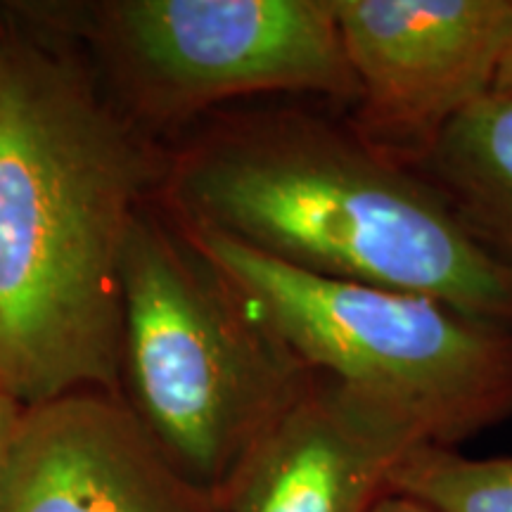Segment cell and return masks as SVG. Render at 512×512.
Here are the masks:
<instances>
[{"mask_svg": "<svg viewBox=\"0 0 512 512\" xmlns=\"http://www.w3.org/2000/svg\"><path fill=\"white\" fill-rule=\"evenodd\" d=\"M313 373L456 448L512 418V328L418 292L320 278L183 226Z\"/></svg>", "mask_w": 512, "mask_h": 512, "instance_id": "cell-4", "label": "cell"}, {"mask_svg": "<svg viewBox=\"0 0 512 512\" xmlns=\"http://www.w3.org/2000/svg\"><path fill=\"white\" fill-rule=\"evenodd\" d=\"M392 491L437 512H512V458H467L418 444L392 472Z\"/></svg>", "mask_w": 512, "mask_h": 512, "instance_id": "cell-10", "label": "cell"}, {"mask_svg": "<svg viewBox=\"0 0 512 512\" xmlns=\"http://www.w3.org/2000/svg\"><path fill=\"white\" fill-rule=\"evenodd\" d=\"M183 226L299 271L418 292L512 328V268L434 185L309 112L226 121L185 152L171 183Z\"/></svg>", "mask_w": 512, "mask_h": 512, "instance_id": "cell-2", "label": "cell"}, {"mask_svg": "<svg viewBox=\"0 0 512 512\" xmlns=\"http://www.w3.org/2000/svg\"><path fill=\"white\" fill-rule=\"evenodd\" d=\"M147 178L83 74L0 38V387L22 408L119 396L121 273Z\"/></svg>", "mask_w": 512, "mask_h": 512, "instance_id": "cell-1", "label": "cell"}, {"mask_svg": "<svg viewBox=\"0 0 512 512\" xmlns=\"http://www.w3.org/2000/svg\"><path fill=\"white\" fill-rule=\"evenodd\" d=\"M0 512H226L195 489L121 396L76 392L24 408Z\"/></svg>", "mask_w": 512, "mask_h": 512, "instance_id": "cell-7", "label": "cell"}, {"mask_svg": "<svg viewBox=\"0 0 512 512\" xmlns=\"http://www.w3.org/2000/svg\"><path fill=\"white\" fill-rule=\"evenodd\" d=\"M128 406L195 489L223 505L249 451L309 370L188 230L138 211L124 252Z\"/></svg>", "mask_w": 512, "mask_h": 512, "instance_id": "cell-3", "label": "cell"}, {"mask_svg": "<svg viewBox=\"0 0 512 512\" xmlns=\"http://www.w3.org/2000/svg\"><path fill=\"white\" fill-rule=\"evenodd\" d=\"M358 98L351 126L396 162L494 93L512 48V0H332Z\"/></svg>", "mask_w": 512, "mask_h": 512, "instance_id": "cell-6", "label": "cell"}, {"mask_svg": "<svg viewBox=\"0 0 512 512\" xmlns=\"http://www.w3.org/2000/svg\"><path fill=\"white\" fill-rule=\"evenodd\" d=\"M425 444L380 403L325 373L256 441L230 482L226 512H370L392 472Z\"/></svg>", "mask_w": 512, "mask_h": 512, "instance_id": "cell-8", "label": "cell"}, {"mask_svg": "<svg viewBox=\"0 0 512 512\" xmlns=\"http://www.w3.org/2000/svg\"><path fill=\"white\" fill-rule=\"evenodd\" d=\"M110 29L174 110L266 93L358 98L332 0H126L112 5Z\"/></svg>", "mask_w": 512, "mask_h": 512, "instance_id": "cell-5", "label": "cell"}, {"mask_svg": "<svg viewBox=\"0 0 512 512\" xmlns=\"http://www.w3.org/2000/svg\"><path fill=\"white\" fill-rule=\"evenodd\" d=\"M370 512H437L432 510L430 505L415 501L411 496H403V494H396V491H389V494H384L380 501H377Z\"/></svg>", "mask_w": 512, "mask_h": 512, "instance_id": "cell-12", "label": "cell"}, {"mask_svg": "<svg viewBox=\"0 0 512 512\" xmlns=\"http://www.w3.org/2000/svg\"><path fill=\"white\" fill-rule=\"evenodd\" d=\"M411 169L512 268V95L491 93L472 105Z\"/></svg>", "mask_w": 512, "mask_h": 512, "instance_id": "cell-9", "label": "cell"}, {"mask_svg": "<svg viewBox=\"0 0 512 512\" xmlns=\"http://www.w3.org/2000/svg\"><path fill=\"white\" fill-rule=\"evenodd\" d=\"M24 408L12 399V396L0 387V486H3L5 467H8L10 448L15 441L19 420H22Z\"/></svg>", "mask_w": 512, "mask_h": 512, "instance_id": "cell-11", "label": "cell"}, {"mask_svg": "<svg viewBox=\"0 0 512 512\" xmlns=\"http://www.w3.org/2000/svg\"><path fill=\"white\" fill-rule=\"evenodd\" d=\"M494 93L512 95V48L508 50V55H505V60L501 64V72H498Z\"/></svg>", "mask_w": 512, "mask_h": 512, "instance_id": "cell-13", "label": "cell"}]
</instances>
